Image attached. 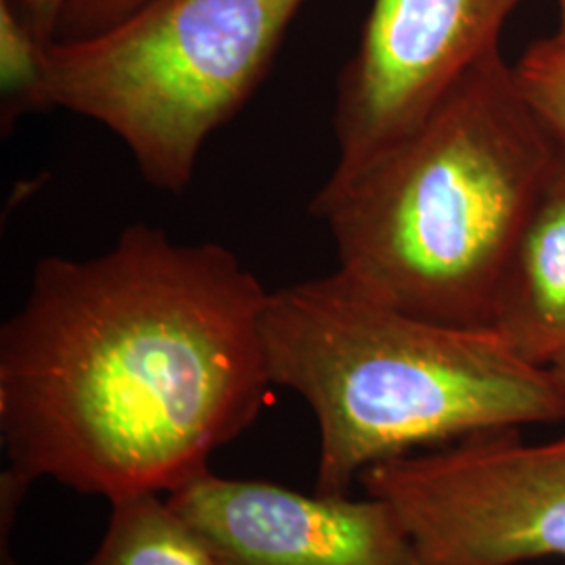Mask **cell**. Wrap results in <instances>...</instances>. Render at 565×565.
Listing matches in <instances>:
<instances>
[{"label": "cell", "mask_w": 565, "mask_h": 565, "mask_svg": "<svg viewBox=\"0 0 565 565\" xmlns=\"http://www.w3.org/2000/svg\"><path fill=\"white\" fill-rule=\"evenodd\" d=\"M513 67L525 99L565 147V42H534Z\"/></svg>", "instance_id": "obj_11"}, {"label": "cell", "mask_w": 565, "mask_h": 565, "mask_svg": "<svg viewBox=\"0 0 565 565\" xmlns=\"http://www.w3.org/2000/svg\"><path fill=\"white\" fill-rule=\"evenodd\" d=\"M548 369H551L553 377L557 380V384L562 385V390L565 392V350L553 359V363L548 364Z\"/></svg>", "instance_id": "obj_14"}, {"label": "cell", "mask_w": 565, "mask_h": 565, "mask_svg": "<svg viewBox=\"0 0 565 565\" xmlns=\"http://www.w3.org/2000/svg\"><path fill=\"white\" fill-rule=\"evenodd\" d=\"M166 499L224 565H417L396 511L366 492L303 494L207 469Z\"/></svg>", "instance_id": "obj_7"}, {"label": "cell", "mask_w": 565, "mask_h": 565, "mask_svg": "<svg viewBox=\"0 0 565 565\" xmlns=\"http://www.w3.org/2000/svg\"><path fill=\"white\" fill-rule=\"evenodd\" d=\"M142 2L147 0H70L60 21L57 39H82L99 32L141 7Z\"/></svg>", "instance_id": "obj_12"}, {"label": "cell", "mask_w": 565, "mask_h": 565, "mask_svg": "<svg viewBox=\"0 0 565 565\" xmlns=\"http://www.w3.org/2000/svg\"><path fill=\"white\" fill-rule=\"evenodd\" d=\"M522 0H373L338 78L340 181L401 141L486 55Z\"/></svg>", "instance_id": "obj_6"}, {"label": "cell", "mask_w": 565, "mask_h": 565, "mask_svg": "<svg viewBox=\"0 0 565 565\" xmlns=\"http://www.w3.org/2000/svg\"><path fill=\"white\" fill-rule=\"evenodd\" d=\"M359 482L396 511L417 565L565 559V434L543 445L518 429L478 434L371 465Z\"/></svg>", "instance_id": "obj_5"}, {"label": "cell", "mask_w": 565, "mask_h": 565, "mask_svg": "<svg viewBox=\"0 0 565 565\" xmlns=\"http://www.w3.org/2000/svg\"><path fill=\"white\" fill-rule=\"evenodd\" d=\"M109 507L102 543L82 565H224L166 494L126 497Z\"/></svg>", "instance_id": "obj_9"}, {"label": "cell", "mask_w": 565, "mask_h": 565, "mask_svg": "<svg viewBox=\"0 0 565 565\" xmlns=\"http://www.w3.org/2000/svg\"><path fill=\"white\" fill-rule=\"evenodd\" d=\"M42 44L57 39L60 21L70 0H11Z\"/></svg>", "instance_id": "obj_13"}, {"label": "cell", "mask_w": 565, "mask_h": 565, "mask_svg": "<svg viewBox=\"0 0 565 565\" xmlns=\"http://www.w3.org/2000/svg\"><path fill=\"white\" fill-rule=\"evenodd\" d=\"M562 149L497 49L401 141L327 179L310 214L333 237L338 270L373 300L492 327L509 254Z\"/></svg>", "instance_id": "obj_2"}, {"label": "cell", "mask_w": 565, "mask_h": 565, "mask_svg": "<svg viewBox=\"0 0 565 565\" xmlns=\"http://www.w3.org/2000/svg\"><path fill=\"white\" fill-rule=\"evenodd\" d=\"M306 0H147L82 39L42 49L39 109L97 121L142 179L179 195L207 139L268 74Z\"/></svg>", "instance_id": "obj_4"}, {"label": "cell", "mask_w": 565, "mask_h": 565, "mask_svg": "<svg viewBox=\"0 0 565 565\" xmlns=\"http://www.w3.org/2000/svg\"><path fill=\"white\" fill-rule=\"evenodd\" d=\"M42 44L11 0H0V93L2 128L36 111Z\"/></svg>", "instance_id": "obj_10"}, {"label": "cell", "mask_w": 565, "mask_h": 565, "mask_svg": "<svg viewBox=\"0 0 565 565\" xmlns=\"http://www.w3.org/2000/svg\"><path fill=\"white\" fill-rule=\"evenodd\" d=\"M555 2H557V13H559V25L553 36L565 42V0H555Z\"/></svg>", "instance_id": "obj_15"}, {"label": "cell", "mask_w": 565, "mask_h": 565, "mask_svg": "<svg viewBox=\"0 0 565 565\" xmlns=\"http://www.w3.org/2000/svg\"><path fill=\"white\" fill-rule=\"evenodd\" d=\"M263 338L273 384L315 413L321 494H350L371 465L396 457L565 422L551 369L497 329L406 315L340 270L268 291Z\"/></svg>", "instance_id": "obj_3"}, {"label": "cell", "mask_w": 565, "mask_h": 565, "mask_svg": "<svg viewBox=\"0 0 565 565\" xmlns=\"http://www.w3.org/2000/svg\"><path fill=\"white\" fill-rule=\"evenodd\" d=\"M492 329L539 366L565 350V147L513 243Z\"/></svg>", "instance_id": "obj_8"}, {"label": "cell", "mask_w": 565, "mask_h": 565, "mask_svg": "<svg viewBox=\"0 0 565 565\" xmlns=\"http://www.w3.org/2000/svg\"><path fill=\"white\" fill-rule=\"evenodd\" d=\"M266 298L228 247L149 224L93 258H41L0 329L2 478L111 503L207 471L275 385Z\"/></svg>", "instance_id": "obj_1"}]
</instances>
